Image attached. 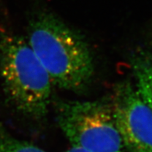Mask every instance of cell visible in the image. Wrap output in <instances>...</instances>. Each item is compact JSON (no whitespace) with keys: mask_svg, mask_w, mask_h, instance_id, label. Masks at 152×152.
I'll return each instance as SVG.
<instances>
[{"mask_svg":"<svg viewBox=\"0 0 152 152\" xmlns=\"http://www.w3.org/2000/svg\"><path fill=\"white\" fill-rule=\"evenodd\" d=\"M27 42L52 84L74 92L89 85L94 64L88 44L53 13L36 12L30 20Z\"/></svg>","mask_w":152,"mask_h":152,"instance_id":"6da1fadb","label":"cell"},{"mask_svg":"<svg viewBox=\"0 0 152 152\" xmlns=\"http://www.w3.org/2000/svg\"><path fill=\"white\" fill-rule=\"evenodd\" d=\"M0 76L6 97L18 112L34 120L45 118L52 82L22 37L0 34Z\"/></svg>","mask_w":152,"mask_h":152,"instance_id":"7a4b0ae2","label":"cell"},{"mask_svg":"<svg viewBox=\"0 0 152 152\" xmlns=\"http://www.w3.org/2000/svg\"><path fill=\"white\" fill-rule=\"evenodd\" d=\"M57 120L72 146L89 152H126L111 101L59 102Z\"/></svg>","mask_w":152,"mask_h":152,"instance_id":"3957f363","label":"cell"},{"mask_svg":"<svg viewBox=\"0 0 152 152\" xmlns=\"http://www.w3.org/2000/svg\"><path fill=\"white\" fill-rule=\"evenodd\" d=\"M111 102L125 151L152 152V110L135 85H116Z\"/></svg>","mask_w":152,"mask_h":152,"instance_id":"277c9868","label":"cell"},{"mask_svg":"<svg viewBox=\"0 0 152 152\" xmlns=\"http://www.w3.org/2000/svg\"><path fill=\"white\" fill-rule=\"evenodd\" d=\"M130 61L135 86L152 110V43L135 50Z\"/></svg>","mask_w":152,"mask_h":152,"instance_id":"5b68a950","label":"cell"},{"mask_svg":"<svg viewBox=\"0 0 152 152\" xmlns=\"http://www.w3.org/2000/svg\"><path fill=\"white\" fill-rule=\"evenodd\" d=\"M0 152H46L33 144L18 140L0 126Z\"/></svg>","mask_w":152,"mask_h":152,"instance_id":"8992f818","label":"cell"},{"mask_svg":"<svg viewBox=\"0 0 152 152\" xmlns=\"http://www.w3.org/2000/svg\"><path fill=\"white\" fill-rule=\"evenodd\" d=\"M65 152H89L87 150H85L82 148H78V147L72 146V148H69L68 151H66Z\"/></svg>","mask_w":152,"mask_h":152,"instance_id":"52a82bcc","label":"cell"}]
</instances>
